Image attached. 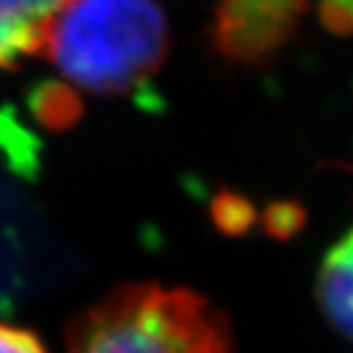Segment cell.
<instances>
[{
  "label": "cell",
  "mask_w": 353,
  "mask_h": 353,
  "mask_svg": "<svg viewBox=\"0 0 353 353\" xmlns=\"http://www.w3.org/2000/svg\"><path fill=\"white\" fill-rule=\"evenodd\" d=\"M67 353H234L230 321L183 287L122 285L69 323Z\"/></svg>",
  "instance_id": "cell-1"
},
{
  "label": "cell",
  "mask_w": 353,
  "mask_h": 353,
  "mask_svg": "<svg viewBox=\"0 0 353 353\" xmlns=\"http://www.w3.org/2000/svg\"><path fill=\"white\" fill-rule=\"evenodd\" d=\"M165 41L154 0H74L53 23L44 55L76 85L122 92L159 67Z\"/></svg>",
  "instance_id": "cell-2"
},
{
  "label": "cell",
  "mask_w": 353,
  "mask_h": 353,
  "mask_svg": "<svg viewBox=\"0 0 353 353\" xmlns=\"http://www.w3.org/2000/svg\"><path fill=\"white\" fill-rule=\"evenodd\" d=\"M305 10L307 0H221L214 44L230 62H266L289 44Z\"/></svg>",
  "instance_id": "cell-3"
},
{
  "label": "cell",
  "mask_w": 353,
  "mask_h": 353,
  "mask_svg": "<svg viewBox=\"0 0 353 353\" xmlns=\"http://www.w3.org/2000/svg\"><path fill=\"white\" fill-rule=\"evenodd\" d=\"M74 0H0V67L44 53L53 23Z\"/></svg>",
  "instance_id": "cell-4"
},
{
  "label": "cell",
  "mask_w": 353,
  "mask_h": 353,
  "mask_svg": "<svg viewBox=\"0 0 353 353\" xmlns=\"http://www.w3.org/2000/svg\"><path fill=\"white\" fill-rule=\"evenodd\" d=\"M316 301L328 321L353 340V228L323 257L316 275Z\"/></svg>",
  "instance_id": "cell-5"
},
{
  "label": "cell",
  "mask_w": 353,
  "mask_h": 353,
  "mask_svg": "<svg viewBox=\"0 0 353 353\" xmlns=\"http://www.w3.org/2000/svg\"><path fill=\"white\" fill-rule=\"evenodd\" d=\"M0 353H48L32 330L0 321Z\"/></svg>",
  "instance_id": "cell-6"
}]
</instances>
